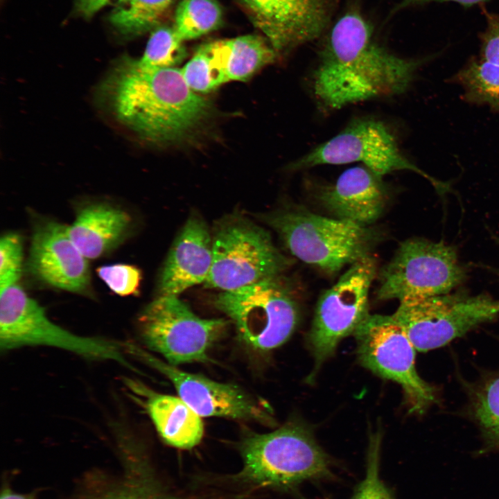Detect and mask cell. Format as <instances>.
<instances>
[{
  "mask_svg": "<svg viewBox=\"0 0 499 499\" xmlns=\"http://www.w3.org/2000/svg\"><path fill=\"white\" fill-rule=\"evenodd\" d=\"M1 499H31L30 498L15 493L10 491L9 489H4L1 493Z\"/></svg>",
  "mask_w": 499,
  "mask_h": 499,
  "instance_id": "836d02e7",
  "label": "cell"
},
{
  "mask_svg": "<svg viewBox=\"0 0 499 499\" xmlns=\"http://www.w3.org/2000/svg\"><path fill=\"white\" fill-rule=\"evenodd\" d=\"M281 276L222 292L214 305L234 324L250 348L271 351L286 342L299 320V307Z\"/></svg>",
  "mask_w": 499,
  "mask_h": 499,
  "instance_id": "ba28073f",
  "label": "cell"
},
{
  "mask_svg": "<svg viewBox=\"0 0 499 499\" xmlns=\"http://www.w3.org/2000/svg\"><path fill=\"white\" fill-rule=\"evenodd\" d=\"M87 260L71 238L67 226L49 219L35 224L28 265L40 281L61 290L83 293L90 286Z\"/></svg>",
  "mask_w": 499,
  "mask_h": 499,
  "instance_id": "2e32d148",
  "label": "cell"
},
{
  "mask_svg": "<svg viewBox=\"0 0 499 499\" xmlns=\"http://www.w3.org/2000/svg\"><path fill=\"white\" fill-rule=\"evenodd\" d=\"M227 322L200 317L177 295H159L141 312L139 326L145 345L176 366L207 361Z\"/></svg>",
  "mask_w": 499,
  "mask_h": 499,
  "instance_id": "7c38bea8",
  "label": "cell"
},
{
  "mask_svg": "<svg viewBox=\"0 0 499 499\" xmlns=\"http://www.w3.org/2000/svg\"><path fill=\"white\" fill-rule=\"evenodd\" d=\"M97 274L116 295L129 296L139 293L142 274L136 266L123 263L107 265L99 267Z\"/></svg>",
  "mask_w": 499,
  "mask_h": 499,
  "instance_id": "f546056e",
  "label": "cell"
},
{
  "mask_svg": "<svg viewBox=\"0 0 499 499\" xmlns=\"http://www.w3.org/2000/svg\"><path fill=\"white\" fill-rule=\"evenodd\" d=\"M490 0H402L394 9V12L432 2H454L464 7H471Z\"/></svg>",
  "mask_w": 499,
  "mask_h": 499,
  "instance_id": "d6a6232c",
  "label": "cell"
},
{
  "mask_svg": "<svg viewBox=\"0 0 499 499\" xmlns=\"http://www.w3.org/2000/svg\"><path fill=\"white\" fill-rule=\"evenodd\" d=\"M222 10L216 0H182L175 10L172 26L183 42L202 37L218 29Z\"/></svg>",
  "mask_w": 499,
  "mask_h": 499,
  "instance_id": "d4e9b609",
  "label": "cell"
},
{
  "mask_svg": "<svg viewBox=\"0 0 499 499\" xmlns=\"http://www.w3.org/2000/svg\"><path fill=\"white\" fill-rule=\"evenodd\" d=\"M468 270L455 247L444 241L410 238L400 243L379 272L378 299H401L453 292L464 283Z\"/></svg>",
  "mask_w": 499,
  "mask_h": 499,
  "instance_id": "9c48e42d",
  "label": "cell"
},
{
  "mask_svg": "<svg viewBox=\"0 0 499 499\" xmlns=\"http://www.w3.org/2000/svg\"><path fill=\"white\" fill-rule=\"evenodd\" d=\"M0 288V348L2 351L25 347H48L89 360H112L127 369L135 370L126 356V343L72 333L52 322L44 308L17 283Z\"/></svg>",
  "mask_w": 499,
  "mask_h": 499,
  "instance_id": "277c9868",
  "label": "cell"
},
{
  "mask_svg": "<svg viewBox=\"0 0 499 499\" xmlns=\"http://www.w3.org/2000/svg\"><path fill=\"white\" fill-rule=\"evenodd\" d=\"M132 225L130 215L121 208L105 202H93L78 208L68 229L82 254L87 259H96L121 244Z\"/></svg>",
  "mask_w": 499,
  "mask_h": 499,
  "instance_id": "ffe728a7",
  "label": "cell"
},
{
  "mask_svg": "<svg viewBox=\"0 0 499 499\" xmlns=\"http://www.w3.org/2000/svg\"><path fill=\"white\" fill-rule=\"evenodd\" d=\"M210 45L213 60L228 82L247 81L278 55L269 41L258 35L215 41Z\"/></svg>",
  "mask_w": 499,
  "mask_h": 499,
  "instance_id": "44dd1931",
  "label": "cell"
},
{
  "mask_svg": "<svg viewBox=\"0 0 499 499\" xmlns=\"http://www.w3.org/2000/svg\"><path fill=\"white\" fill-rule=\"evenodd\" d=\"M434 56L410 59L391 53L374 40V28L353 6L334 23L319 49L313 92L329 110L401 94Z\"/></svg>",
  "mask_w": 499,
  "mask_h": 499,
  "instance_id": "6da1fadb",
  "label": "cell"
},
{
  "mask_svg": "<svg viewBox=\"0 0 499 499\" xmlns=\"http://www.w3.org/2000/svg\"><path fill=\"white\" fill-rule=\"evenodd\" d=\"M240 451L242 477L261 486L290 487L331 475L327 456L309 430L300 423L251 434L243 439Z\"/></svg>",
  "mask_w": 499,
  "mask_h": 499,
  "instance_id": "8992f818",
  "label": "cell"
},
{
  "mask_svg": "<svg viewBox=\"0 0 499 499\" xmlns=\"http://www.w3.org/2000/svg\"><path fill=\"white\" fill-rule=\"evenodd\" d=\"M211 235L213 264L207 288L234 290L281 276L292 264L266 229L240 214L220 218Z\"/></svg>",
  "mask_w": 499,
  "mask_h": 499,
  "instance_id": "5b68a950",
  "label": "cell"
},
{
  "mask_svg": "<svg viewBox=\"0 0 499 499\" xmlns=\"http://www.w3.org/2000/svg\"><path fill=\"white\" fill-rule=\"evenodd\" d=\"M353 335L361 364L399 384L410 413L423 414L437 402L435 387L416 369L415 347L392 315L369 314Z\"/></svg>",
  "mask_w": 499,
  "mask_h": 499,
  "instance_id": "30bf717a",
  "label": "cell"
},
{
  "mask_svg": "<svg viewBox=\"0 0 499 499\" xmlns=\"http://www.w3.org/2000/svg\"><path fill=\"white\" fill-rule=\"evenodd\" d=\"M100 91L118 121L157 143L189 139L211 114L210 102L189 87L180 69L148 68L129 56L116 62Z\"/></svg>",
  "mask_w": 499,
  "mask_h": 499,
  "instance_id": "7a4b0ae2",
  "label": "cell"
},
{
  "mask_svg": "<svg viewBox=\"0 0 499 499\" xmlns=\"http://www.w3.org/2000/svg\"><path fill=\"white\" fill-rule=\"evenodd\" d=\"M299 260L334 274L371 255L383 232L300 207H289L261 217Z\"/></svg>",
  "mask_w": 499,
  "mask_h": 499,
  "instance_id": "3957f363",
  "label": "cell"
},
{
  "mask_svg": "<svg viewBox=\"0 0 499 499\" xmlns=\"http://www.w3.org/2000/svg\"><path fill=\"white\" fill-rule=\"evenodd\" d=\"M186 55L183 41L175 34L173 27L155 28L147 42L139 62L148 68L175 67Z\"/></svg>",
  "mask_w": 499,
  "mask_h": 499,
  "instance_id": "484cf974",
  "label": "cell"
},
{
  "mask_svg": "<svg viewBox=\"0 0 499 499\" xmlns=\"http://www.w3.org/2000/svg\"><path fill=\"white\" fill-rule=\"evenodd\" d=\"M125 383L139 399L164 442L180 449H191L202 439L201 417L180 397L157 392L143 383L126 379Z\"/></svg>",
  "mask_w": 499,
  "mask_h": 499,
  "instance_id": "d6986e66",
  "label": "cell"
},
{
  "mask_svg": "<svg viewBox=\"0 0 499 499\" xmlns=\"http://www.w3.org/2000/svg\"><path fill=\"white\" fill-rule=\"evenodd\" d=\"M465 385L469 415L485 442L499 450V369Z\"/></svg>",
  "mask_w": 499,
  "mask_h": 499,
  "instance_id": "7402d4cb",
  "label": "cell"
},
{
  "mask_svg": "<svg viewBox=\"0 0 499 499\" xmlns=\"http://www.w3.org/2000/svg\"><path fill=\"white\" fill-rule=\"evenodd\" d=\"M464 90V99L499 113V65L482 59L469 61L450 80Z\"/></svg>",
  "mask_w": 499,
  "mask_h": 499,
  "instance_id": "603a6c76",
  "label": "cell"
},
{
  "mask_svg": "<svg viewBox=\"0 0 499 499\" xmlns=\"http://www.w3.org/2000/svg\"><path fill=\"white\" fill-rule=\"evenodd\" d=\"M376 272V260L371 255L364 258L350 265L319 297L308 336L313 374L369 314V293Z\"/></svg>",
  "mask_w": 499,
  "mask_h": 499,
  "instance_id": "4fadbf2b",
  "label": "cell"
},
{
  "mask_svg": "<svg viewBox=\"0 0 499 499\" xmlns=\"http://www.w3.org/2000/svg\"><path fill=\"white\" fill-rule=\"evenodd\" d=\"M213 264L212 235L198 214H191L174 240L163 265L159 295H177L205 283Z\"/></svg>",
  "mask_w": 499,
  "mask_h": 499,
  "instance_id": "ac0fdd59",
  "label": "cell"
},
{
  "mask_svg": "<svg viewBox=\"0 0 499 499\" xmlns=\"http://www.w3.org/2000/svg\"><path fill=\"white\" fill-rule=\"evenodd\" d=\"M128 351L164 375L173 385L178 396L200 417L273 423L268 405L235 385L182 371L134 344L128 343Z\"/></svg>",
  "mask_w": 499,
  "mask_h": 499,
  "instance_id": "5bb4252c",
  "label": "cell"
},
{
  "mask_svg": "<svg viewBox=\"0 0 499 499\" xmlns=\"http://www.w3.org/2000/svg\"><path fill=\"white\" fill-rule=\"evenodd\" d=\"M360 162L376 175L410 170L428 180L438 193L450 191V184L430 176L411 162L399 148L396 138L382 121L362 119L292 162L293 170L319 165Z\"/></svg>",
  "mask_w": 499,
  "mask_h": 499,
  "instance_id": "8fae6325",
  "label": "cell"
},
{
  "mask_svg": "<svg viewBox=\"0 0 499 499\" xmlns=\"http://www.w3.org/2000/svg\"><path fill=\"white\" fill-rule=\"evenodd\" d=\"M417 351L441 348L499 317V300L488 294L450 292L407 297L392 315Z\"/></svg>",
  "mask_w": 499,
  "mask_h": 499,
  "instance_id": "52a82bcc",
  "label": "cell"
},
{
  "mask_svg": "<svg viewBox=\"0 0 499 499\" xmlns=\"http://www.w3.org/2000/svg\"><path fill=\"white\" fill-rule=\"evenodd\" d=\"M175 0H123L109 16L122 35L138 36L157 27Z\"/></svg>",
  "mask_w": 499,
  "mask_h": 499,
  "instance_id": "cb8c5ba5",
  "label": "cell"
},
{
  "mask_svg": "<svg viewBox=\"0 0 499 499\" xmlns=\"http://www.w3.org/2000/svg\"><path fill=\"white\" fill-rule=\"evenodd\" d=\"M180 70L187 85L196 93L210 92L228 82L212 58L210 43L199 47Z\"/></svg>",
  "mask_w": 499,
  "mask_h": 499,
  "instance_id": "4316f807",
  "label": "cell"
},
{
  "mask_svg": "<svg viewBox=\"0 0 499 499\" xmlns=\"http://www.w3.org/2000/svg\"><path fill=\"white\" fill-rule=\"evenodd\" d=\"M123 0H76L77 12L86 18L91 17L105 6L115 2L116 4Z\"/></svg>",
  "mask_w": 499,
  "mask_h": 499,
  "instance_id": "1f68e13d",
  "label": "cell"
},
{
  "mask_svg": "<svg viewBox=\"0 0 499 499\" xmlns=\"http://www.w3.org/2000/svg\"><path fill=\"white\" fill-rule=\"evenodd\" d=\"M389 190L382 177L361 165L344 170L317 192L320 204L334 218L371 226L383 215Z\"/></svg>",
  "mask_w": 499,
  "mask_h": 499,
  "instance_id": "e0dca14e",
  "label": "cell"
},
{
  "mask_svg": "<svg viewBox=\"0 0 499 499\" xmlns=\"http://www.w3.org/2000/svg\"><path fill=\"white\" fill-rule=\"evenodd\" d=\"M369 440L366 474L351 499H394L379 477L380 433L371 435Z\"/></svg>",
  "mask_w": 499,
  "mask_h": 499,
  "instance_id": "83f0119b",
  "label": "cell"
},
{
  "mask_svg": "<svg viewBox=\"0 0 499 499\" xmlns=\"http://www.w3.org/2000/svg\"><path fill=\"white\" fill-rule=\"evenodd\" d=\"M23 244L16 233H7L0 240V288L17 283L21 277Z\"/></svg>",
  "mask_w": 499,
  "mask_h": 499,
  "instance_id": "f1b7e54d",
  "label": "cell"
},
{
  "mask_svg": "<svg viewBox=\"0 0 499 499\" xmlns=\"http://www.w3.org/2000/svg\"><path fill=\"white\" fill-rule=\"evenodd\" d=\"M486 27L480 37V58L499 65V15L485 12Z\"/></svg>",
  "mask_w": 499,
  "mask_h": 499,
  "instance_id": "4dcf8cb0",
  "label": "cell"
},
{
  "mask_svg": "<svg viewBox=\"0 0 499 499\" xmlns=\"http://www.w3.org/2000/svg\"><path fill=\"white\" fill-rule=\"evenodd\" d=\"M276 52L318 38L329 27L337 0H239Z\"/></svg>",
  "mask_w": 499,
  "mask_h": 499,
  "instance_id": "9a60e30c",
  "label": "cell"
}]
</instances>
